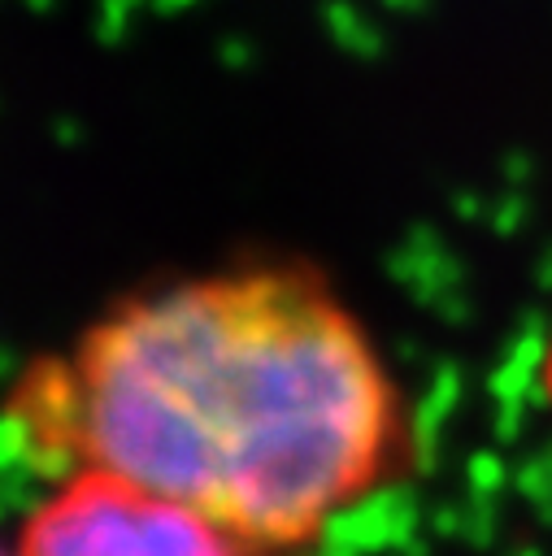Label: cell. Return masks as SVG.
Wrapping results in <instances>:
<instances>
[{
	"mask_svg": "<svg viewBox=\"0 0 552 556\" xmlns=\"http://www.w3.org/2000/svg\"><path fill=\"white\" fill-rule=\"evenodd\" d=\"M13 430L52 478L113 473L278 552L378 486L400 413L343 300L313 274L252 265L113 308L39 365Z\"/></svg>",
	"mask_w": 552,
	"mask_h": 556,
	"instance_id": "obj_1",
	"label": "cell"
},
{
	"mask_svg": "<svg viewBox=\"0 0 552 556\" xmlns=\"http://www.w3.org/2000/svg\"><path fill=\"white\" fill-rule=\"evenodd\" d=\"M13 556H256L204 513L113 473L52 478L17 530Z\"/></svg>",
	"mask_w": 552,
	"mask_h": 556,
	"instance_id": "obj_2",
	"label": "cell"
},
{
	"mask_svg": "<svg viewBox=\"0 0 552 556\" xmlns=\"http://www.w3.org/2000/svg\"><path fill=\"white\" fill-rule=\"evenodd\" d=\"M543 391H548V400H552V348H548V356H543Z\"/></svg>",
	"mask_w": 552,
	"mask_h": 556,
	"instance_id": "obj_3",
	"label": "cell"
},
{
	"mask_svg": "<svg viewBox=\"0 0 552 556\" xmlns=\"http://www.w3.org/2000/svg\"><path fill=\"white\" fill-rule=\"evenodd\" d=\"M0 556H13V547H0Z\"/></svg>",
	"mask_w": 552,
	"mask_h": 556,
	"instance_id": "obj_4",
	"label": "cell"
}]
</instances>
